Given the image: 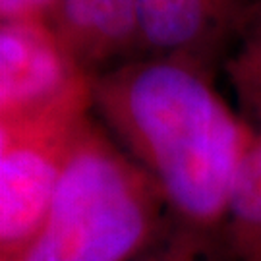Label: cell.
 Masks as SVG:
<instances>
[{
    "label": "cell",
    "instance_id": "52a82bcc",
    "mask_svg": "<svg viewBox=\"0 0 261 261\" xmlns=\"http://www.w3.org/2000/svg\"><path fill=\"white\" fill-rule=\"evenodd\" d=\"M228 261H261V132L253 130L215 234ZM211 244V248H213Z\"/></svg>",
    "mask_w": 261,
    "mask_h": 261
},
{
    "label": "cell",
    "instance_id": "8992f818",
    "mask_svg": "<svg viewBox=\"0 0 261 261\" xmlns=\"http://www.w3.org/2000/svg\"><path fill=\"white\" fill-rule=\"evenodd\" d=\"M48 23L91 77L143 56L138 0H58Z\"/></svg>",
    "mask_w": 261,
    "mask_h": 261
},
{
    "label": "cell",
    "instance_id": "277c9868",
    "mask_svg": "<svg viewBox=\"0 0 261 261\" xmlns=\"http://www.w3.org/2000/svg\"><path fill=\"white\" fill-rule=\"evenodd\" d=\"M91 80L48 21H0V118L47 111L91 91Z\"/></svg>",
    "mask_w": 261,
    "mask_h": 261
},
{
    "label": "cell",
    "instance_id": "3957f363",
    "mask_svg": "<svg viewBox=\"0 0 261 261\" xmlns=\"http://www.w3.org/2000/svg\"><path fill=\"white\" fill-rule=\"evenodd\" d=\"M93 118V93L16 118H0V261L35 240L75 141Z\"/></svg>",
    "mask_w": 261,
    "mask_h": 261
},
{
    "label": "cell",
    "instance_id": "8fae6325",
    "mask_svg": "<svg viewBox=\"0 0 261 261\" xmlns=\"http://www.w3.org/2000/svg\"><path fill=\"white\" fill-rule=\"evenodd\" d=\"M58 0H0V21L45 19L48 21Z\"/></svg>",
    "mask_w": 261,
    "mask_h": 261
},
{
    "label": "cell",
    "instance_id": "ba28073f",
    "mask_svg": "<svg viewBox=\"0 0 261 261\" xmlns=\"http://www.w3.org/2000/svg\"><path fill=\"white\" fill-rule=\"evenodd\" d=\"M223 68L250 120L248 124L261 132V64L232 55Z\"/></svg>",
    "mask_w": 261,
    "mask_h": 261
},
{
    "label": "cell",
    "instance_id": "7a4b0ae2",
    "mask_svg": "<svg viewBox=\"0 0 261 261\" xmlns=\"http://www.w3.org/2000/svg\"><path fill=\"white\" fill-rule=\"evenodd\" d=\"M167 211L149 174L91 118L41 230L12 261H136L168 234Z\"/></svg>",
    "mask_w": 261,
    "mask_h": 261
},
{
    "label": "cell",
    "instance_id": "30bf717a",
    "mask_svg": "<svg viewBox=\"0 0 261 261\" xmlns=\"http://www.w3.org/2000/svg\"><path fill=\"white\" fill-rule=\"evenodd\" d=\"M234 55L261 64V0L250 2Z\"/></svg>",
    "mask_w": 261,
    "mask_h": 261
},
{
    "label": "cell",
    "instance_id": "5b68a950",
    "mask_svg": "<svg viewBox=\"0 0 261 261\" xmlns=\"http://www.w3.org/2000/svg\"><path fill=\"white\" fill-rule=\"evenodd\" d=\"M252 0H138L143 56L174 58L213 75L238 47Z\"/></svg>",
    "mask_w": 261,
    "mask_h": 261
},
{
    "label": "cell",
    "instance_id": "6da1fadb",
    "mask_svg": "<svg viewBox=\"0 0 261 261\" xmlns=\"http://www.w3.org/2000/svg\"><path fill=\"white\" fill-rule=\"evenodd\" d=\"M211 80L197 66L159 56L134 58L91 80L103 128L157 184L176 226L209 246L253 132Z\"/></svg>",
    "mask_w": 261,
    "mask_h": 261
},
{
    "label": "cell",
    "instance_id": "9c48e42d",
    "mask_svg": "<svg viewBox=\"0 0 261 261\" xmlns=\"http://www.w3.org/2000/svg\"><path fill=\"white\" fill-rule=\"evenodd\" d=\"M211 246L199 234L174 226L149 252L136 261H209Z\"/></svg>",
    "mask_w": 261,
    "mask_h": 261
}]
</instances>
